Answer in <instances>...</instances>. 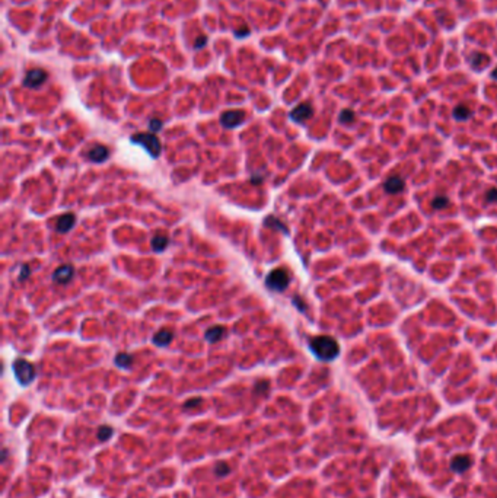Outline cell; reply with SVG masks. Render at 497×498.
I'll list each match as a JSON object with an SVG mask.
<instances>
[{
    "instance_id": "obj_26",
    "label": "cell",
    "mask_w": 497,
    "mask_h": 498,
    "mask_svg": "<svg viewBox=\"0 0 497 498\" xmlns=\"http://www.w3.org/2000/svg\"><path fill=\"white\" fill-rule=\"evenodd\" d=\"M28 276H29V267H28V265H24V267H22V270H21L19 281H22V280L28 278Z\"/></svg>"
},
{
    "instance_id": "obj_4",
    "label": "cell",
    "mask_w": 497,
    "mask_h": 498,
    "mask_svg": "<svg viewBox=\"0 0 497 498\" xmlns=\"http://www.w3.org/2000/svg\"><path fill=\"white\" fill-rule=\"evenodd\" d=\"M289 283H290V277L287 274V271L283 268L273 270L266 278V285L273 291H284Z\"/></svg>"
},
{
    "instance_id": "obj_15",
    "label": "cell",
    "mask_w": 497,
    "mask_h": 498,
    "mask_svg": "<svg viewBox=\"0 0 497 498\" xmlns=\"http://www.w3.org/2000/svg\"><path fill=\"white\" fill-rule=\"evenodd\" d=\"M168 243H169V240H168L165 235H156L152 239V248H153L155 252H162L168 246Z\"/></svg>"
},
{
    "instance_id": "obj_22",
    "label": "cell",
    "mask_w": 497,
    "mask_h": 498,
    "mask_svg": "<svg viewBox=\"0 0 497 498\" xmlns=\"http://www.w3.org/2000/svg\"><path fill=\"white\" fill-rule=\"evenodd\" d=\"M206 44H207V37L200 35V37L194 41V48H196V50H201V48H204Z\"/></svg>"
},
{
    "instance_id": "obj_11",
    "label": "cell",
    "mask_w": 497,
    "mask_h": 498,
    "mask_svg": "<svg viewBox=\"0 0 497 498\" xmlns=\"http://www.w3.org/2000/svg\"><path fill=\"white\" fill-rule=\"evenodd\" d=\"M404 187H405V182H404V179L401 176H391V178H388L385 185H384V188H385V191H387L388 194H398V192H401L404 190Z\"/></svg>"
},
{
    "instance_id": "obj_2",
    "label": "cell",
    "mask_w": 497,
    "mask_h": 498,
    "mask_svg": "<svg viewBox=\"0 0 497 498\" xmlns=\"http://www.w3.org/2000/svg\"><path fill=\"white\" fill-rule=\"evenodd\" d=\"M131 142L143 146L152 158H158L162 152V146L155 133H137L131 137Z\"/></svg>"
},
{
    "instance_id": "obj_1",
    "label": "cell",
    "mask_w": 497,
    "mask_h": 498,
    "mask_svg": "<svg viewBox=\"0 0 497 498\" xmlns=\"http://www.w3.org/2000/svg\"><path fill=\"white\" fill-rule=\"evenodd\" d=\"M309 347H311V351L315 354V357L323 361H331L340 353L338 342L328 335H320V336L312 338L309 342Z\"/></svg>"
},
{
    "instance_id": "obj_7",
    "label": "cell",
    "mask_w": 497,
    "mask_h": 498,
    "mask_svg": "<svg viewBox=\"0 0 497 498\" xmlns=\"http://www.w3.org/2000/svg\"><path fill=\"white\" fill-rule=\"evenodd\" d=\"M312 115H314V110H312L311 104H300V105H298L295 110L290 112V118L295 122H305Z\"/></svg>"
},
{
    "instance_id": "obj_21",
    "label": "cell",
    "mask_w": 497,
    "mask_h": 498,
    "mask_svg": "<svg viewBox=\"0 0 497 498\" xmlns=\"http://www.w3.org/2000/svg\"><path fill=\"white\" fill-rule=\"evenodd\" d=\"M149 128H150V133H158L162 128V121L158 118H152L149 121Z\"/></svg>"
},
{
    "instance_id": "obj_9",
    "label": "cell",
    "mask_w": 497,
    "mask_h": 498,
    "mask_svg": "<svg viewBox=\"0 0 497 498\" xmlns=\"http://www.w3.org/2000/svg\"><path fill=\"white\" fill-rule=\"evenodd\" d=\"M75 223H76V216L73 213H64L63 216L58 217L57 224H55V230L58 233H67L75 226Z\"/></svg>"
},
{
    "instance_id": "obj_13",
    "label": "cell",
    "mask_w": 497,
    "mask_h": 498,
    "mask_svg": "<svg viewBox=\"0 0 497 498\" xmlns=\"http://www.w3.org/2000/svg\"><path fill=\"white\" fill-rule=\"evenodd\" d=\"M174 338V333L171 331H166V330H162V331L156 332L153 335V344L158 345V347H166Z\"/></svg>"
},
{
    "instance_id": "obj_25",
    "label": "cell",
    "mask_w": 497,
    "mask_h": 498,
    "mask_svg": "<svg viewBox=\"0 0 497 498\" xmlns=\"http://www.w3.org/2000/svg\"><path fill=\"white\" fill-rule=\"evenodd\" d=\"M111 434H112V430H111L110 427H102L101 430H99V439H108L110 437Z\"/></svg>"
},
{
    "instance_id": "obj_17",
    "label": "cell",
    "mask_w": 497,
    "mask_h": 498,
    "mask_svg": "<svg viewBox=\"0 0 497 498\" xmlns=\"http://www.w3.org/2000/svg\"><path fill=\"white\" fill-rule=\"evenodd\" d=\"M453 117L458 121H467L471 117V110L468 107H465V105H458L453 110Z\"/></svg>"
},
{
    "instance_id": "obj_19",
    "label": "cell",
    "mask_w": 497,
    "mask_h": 498,
    "mask_svg": "<svg viewBox=\"0 0 497 498\" xmlns=\"http://www.w3.org/2000/svg\"><path fill=\"white\" fill-rule=\"evenodd\" d=\"M446 206H447V198H446L445 195L435 197V198L432 200V207H433V209H438V210H441V209H445Z\"/></svg>"
},
{
    "instance_id": "obj_18",
    "label": "cell",
    "mask_w": 497,
    "mask_h": 498,
    "mask_svg": "<svg viewBox=\"0 0 497 498\" xmlns=\"http://www.w3.org/2000/svg\"><path fill=\"white\" fill-rule=\"evenodd\" d=\"M340 122H343V124H350V122H353L354 121V112L351 110H344V111H341V114H340Z\"/></svg>"
},
{
    "instance_id": "obj_20",
    "label": "cell",
    "mask_w": 497,
    "mask_h": 498,
    "mask_svg": "<svg viewBox=\"0 0 497 498\" xmlns=\"http://www.w3.org/2000/svg\"><path fill=\"white\" fill-rule=\"evenodd\" d=\"M484 61L487 63V61H489V58H487V57H486L484 54H481V53H477V54H474L472 60H471L472 66H474V67H477V69H478V67H480V66L484 63Z\"/></svg>"
},
{
    "instance_id": "obj_23",
    "label": "cell",
    "mask_w": 497,
    "mask_h": 498,
    "mask_svg": "<svg viewBox=\"0 0 497 498\" xmlns=\"http://www.w3.org/2000/svg\"><path fill=\"white\" fill-rule=\"evenodd\" d=\"M249 32H251V31H249V28H248V26H242L241 29H235V32H233V34H235V37H236V38H245V37H248V35H249Z\"/></svg>"
},
{
    "instance_id": "obj_27",
    "label": "cell",
    "mask_w": 497,
    "mask_h": 498,
    "mask_svg": "<svg viewBox=\"0 0 497 498\" xmlns=\"http://www.w3.org/2000/svg\"><path fill=\"white\" fill-rule=\"evenodd\" d=\"M492 76H493L495 79H497V70H496V71H493V73H492Z\"/></svg>"
},
{
    "instance_id": "obj_5",
    "label": "cell",
    "mask_w": 497,
    "mask_h": 498,
    "mask_svg": "<svg viewBox=\"0 0 497 498\" xmlns=\"http://www.w3.org/2000/svg\"><path fill=\"white\" fill-rule=\"evenodd\" d=\"M49 77V73L43 69H32V70H28L25 77H24V86L25 88H29V89H35V88H40L41 85L46 83Z\"/></svg>"
},
{
    "instance_id": "obj_16",
    "label": "cell",
    "mask_w": 497,
    "mask_h": 498,
    "mask_svg": "<svg viewBox=\"0 0 497 498\" xmlns=\"http://www.w3.org/2000/svg\"><path fill=\"white\" fill-rule=\"evenodd\" d=\"M115 364L121 369H128L131 364H133V357L127 353H120L117 357H115Z\"/></svg>"
},
{
    "instance_id": "obj_10",
    "label": "cell",
    "mask_w": 497,
    "mask_h": 498,
    "mask_svg": "<svg viewBox=\"0 0 497 498\" xmlns=\"http://www.w3.org/2000/svg\"><path fill=\"white\" fill-rule=\"evenodd\" d=\"M108 155H110V150H108V147H105V146H101V144H98V146L92 147V149L88 152V158H89V161H92V162H95V164H101V162L107 161V159H108Z\"/></svg>"
},
{
    "instance_id": "obj_3",
    "label": "cell",
    "mask_w": 497,
    "mask_h": 498,
    "mask_svg": "<svg viewBox=\"0 0 497 498\" xmlns=\"http://www.w3.org/2000/svg\"><path fill=\"white\" fill-rule=\"evenodd\" d=\"M13 372H15V376L19 380L21 385H29L35 378L34 366L29 361L22 360V358H19L13 363Z\"/></svg>"
},
{
    "instance_id": "obj_24",
    "label": "cell",
    "mask_w": 497,
    "mask_h": 498,
    "mask_svg": "<svg viewBox=\"0 0 497 498\" xmlns=\"http://www.w3.org/2000/svg\"><path fill=\"white\" fill-rule=\"evenodd\" d=\"M486 201L487 203H496L497 201V188H492L486 194Z\"/></svg>"
},
{
    "instance_id": "obj_14",
    "label": "cell",
    "mask_w": 497,
    "mask_h": 498,
    "mask_svg": "<svg viewBox=\"0 0 497 498\" xmlns=\"http://www.w3.org/2000/svg\"><path fill=\"white\" fill-rule=\"evenodd\" d=\"M223 335H224V328L222 325H216V327H212L210 330H207L204 338L209 342H218Z\"/></svg>"
},
{
    "instance_id": "obj_6",
    "label": "cell",
    "mask_w": 497,
    "mask_h": 498,
    "mask_svg": "<svg viewBox=\"0 0 497 498\" xmlns=\"http://www.w3.org/2000/svg\"><path fill=\"white\" fill-rule=\"evenodd\" d=\"M245 119V112L239 110L226 111L223 112L221 117V124L224 128H235L238 125H241Z\"/></svg>"
},
{
    "instance_id": "obj_8",
    "label": "cell",
    "mask_w": 497,
    "mask_h": 498,
    "mask_svg": "<svg viewBox=\"0 0 497 498\" xmlns=\"http://www.w3.org/2000/svg\"><path fill=\"white\" fill-rule=\"evenodd\" d=\"M73 274H75L73 265L66 264V265H61L55 270L54 274H53V280H54V283H58V284H66L72 280Z\"/></svg>"
},
{
    "instance_id": "obj_12",
    "label": "cell",
    "mask_w": 497,
    "mask_h": 498,
    "mask_svg": "<svg viewBox=\"0 0 497 498\" xmlns=\"http://www.w3.org/2000/svg\"><path fill=\"white\" fill-rule=\"evenodd\" d=\"M471 466V459L468 456H456L450 462V469L456 474H464L470 469Z\"/></svg>"
}]
</instances>
